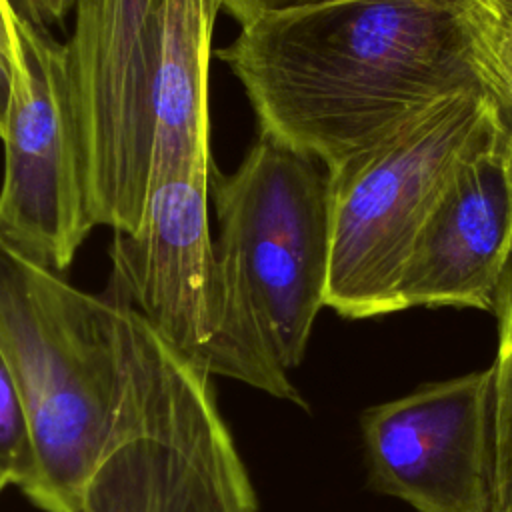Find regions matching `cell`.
Here are the masks:
<instances>
[{
  "label": "cell",
  "mask_w": 512,
  "mask_h": 512,
  "mask_svg": "<svg viewBox=\"0 0 512 512\" xmlns=\"http://www.w3.org/2000/svg\"><path fill=\"white\" fill-rule=\"evenodd\" d=\"M36 478L28 410L18 378L0 346V488L28 494Z\"/></svg>",
  "instance_id": "13"
},
{
  "label": "cell",
  "mask_w": 512,
  "mask_h": 512,
  "mask_svg": "<svg viewBox=\"0 0 512 512\" xmlns=\"http://www.w3.org/2000/svg\"><path fill=\"white\" fill-rule=\"evenodd\" d=\"M0 52L18 66V38H16V14L8 0H0Z\"/></svg>",
  "instance_id": "16"
},
{
  "label": "cell",
  "mask_w": 512,
  "mask_h": 512,
  "mask_svg": "<svg viewBox=\"0 0 512 512\" xmlns=\"http://www.w3.org/2000/svg\"><path fill=\"white\" fill-rule=\"evenodd\" d=\"M498 344L492 370V512H512V250L492 310Z\"/></svg>",
  "instance_id": "12"
},
{
  "label": "cell",
  "mask_w": 512,
  "mask_h": 512,
  "mask_svg": "<svg viewBox=\"0 0 512 512\" xmlns=\"http://www.w3.org/2000/svg\"><path fill=\"white\" fill-rule=\"evenodd\" d=\"M368 486L414 512H492V370L428 382L360 416Z\"/></svg>",
  "instance_id": "8"
},
{
  "label": "cell",
  "mask_w": 512,
  "mask_h": 512,
  "mask_svg": "<svg viewBox=\"0 0 512 512\" xmlns=\"http://www.w3.org/2000/svg\"><path fill=\"white\" fill-rule=\"evenodd\" d=\"M0 346L28 410L44 512H256L210 374L132 306L0 234Z\"/></svg>",
  "instance_id": "1"
},
{
  "label": "cell",
  "mask_w": 512,
  "mask_h": 512,
  "mask_svg": "<svg viewBox=\"0 0 512 512\" xmlns=\"http://www.w3.org/2000/svg\"><path fill=\"white\" fill-rule=\"evenodd\" d=\"M18 66L4 136L0 234L64 272L96 228L66 42L16 16Z\"/></svg>",
  "instance_id": "7"
},
{
  "label": "cell",
  "mask_w": 512,
  "mask_h": 512,
  "mask_svg": "<svg viewBox=\"0 0 512 512\" xmlns=\"http://www.w3.org/2000/svg\"><path fill=\"white\" fill-rule=\"evenodd\" d=\"M458 20L478 86L512 132V0H458Z\"/></svg>",
  "instance_id": "11"
},
{
  "label": "cell",
  "mask_w": 512,
  "mask_h": 512,
  "mask_svg": "<svg viewBox=\"0 0 512 512\" xmlns=\"http://www.w3.org/2000/svg\"><path fill=\"white\" fill-rule=\"evenodd\" d=\"M220 0H162L150 192L178 172H210L208 72Z\"/></svg>",
  "instance_id": "10"
},
{
  "label": "cell",
  "mask_w": 512,
  "mask_h": 512,
  "mask_svg": "<svg viewBox=\"0 0 512 512\" xmlns=\"http://www.w3.org/2000/svg\"><path fill=\"white\" fill-rule=\"evenodd\" d=\"M502 122L484 90L450 94L328 168L324 306L348 320L402 310L400 280L418 232L458 162Z\"/></svg>",
  "instance_id": "3"
},
{
  "label": "cell",
  "mask_w": 512,
  "mask_h": 512,
  "mask_svg": "<svg viewBox=\"0 0 512 512\" xmlns=\"http://www.w3.org/2000/svg\"><path fill=\"white\" fill-rule=\"evenodd\" d=\"M512 250V132L502 122L454 168L408 256L402 310H492Z\"/></svg>",
  "instance_id": "9"
},
{
  "label": "cell",
  "mask_w": 512,
  "mask_h": 512,
  "mask_svg": "<svg viewBox=\"0 0 512 512\" xmlns=\"http://www.w3.org/2000/svg\"><path fill=\"white\" fill-rule=\"evenodd\" d=\"M8 4L18 18L50 28L68 18L76 10L78 0H8Z\"/></svg>",
  "instance_id": "15"
},
{
  "label": "cell",
  "mask_w": 512,
  "mask_h": 512,
  "mask_svg": "<svg viewBox=\"0 0 512 512\" xmlns=\"http://www.w3.org/2000/svg\"><path fill=\"white\" fill-rule=\"evenodd\" d=\"M0 492H2V488H0Z\"/></svg>",
  "instance_id": "18"
},
{
  "label": "cell",
  "mask_w": 512,
  "mask_h": 512,
  "mask_svg": "<svg viewBox=\"0 0 512 512\" xmlns=\"http://www.w3.org/2000/svg\"><path fill=\"white\" fill-rule=\"evenodd\" d=\"M14 70L16 64H12L2 52H0V138L6 130V120L12 104V92H14Z\"/></svg>",
  "instance_id": "17"
},
{
  "label": "cell",
  "mask_w": 512,
  "mask_h": 512,
  "mask_svg": "<svg viewBox=\"0 0 512 512\" xmlns=\"http://www.w3.org/2000/svg\"><path fill=\"white\" fill-rule=\"evenodd\" d=\"M336 2H344V0H220V10L232 16L240 26H246L264 16L316 8V6L336 4Z\"/></svg>",
  "instance_id": "14"
},
{
  "label": "cell",
  "mask_w": 512,
  "mask_h": 512,
  "mask_svg": "<svg viewBox=\"0 0 512 512\" xmlns=\"http://www.w3.org/2000/svg\"><path fill=\"white\" fill-rule=\"evenodd\" d=\"M162 0H78L68 64L96 226L136 234L152 176Z\"/></svg>",
  "instance_id": "6"
},
{
  "label": "cell",
  "mask_w": 512,
  "mask_h": 512,
  "mask_svg": "<svg viewBox=\"0 0 512 512\" xmlns=\"http://www.w3.org/2000/svg\"><path fill=\"white\" fill-rule=\"evenodd\" d=\"M210 172L158 182L140 232H114L108 296L132 306L190 362L306 408L218 262L208 222Z\"/></svg>",
  "instance_id": "4"
},
{
  "label": "cell",
  "mask_w": 512,
  "mask_h": 512,
  "mask_svg": "<svg viewBox=\"0 0 512 512\" xmlns=\"http://www.w3.org/2000/svg\"><path fill=\"white\" fill-rule=\"evenodd\" d=\"M218 58L260 134L332 168L444 96L482 90L458 0H344L258 18Z\"/></svg>",
  "instance_id": "2"
},
{
  "label": "cell",
  "mask_w": 512,
  "mask_h": 512,
  "mask_svg": "<svg viewBox=\"0 0 512 512\" xmlns=\"http://www.w3.org/2000/svg\"><path fill=\"white\" fill-rule=\"evenodd\" d=\"M218 262L290 372L304 360L330 264L328 168L258 134L232 174L210 168Z\"/></svg>",
  "instance_id": "5"
}]
</instances>
